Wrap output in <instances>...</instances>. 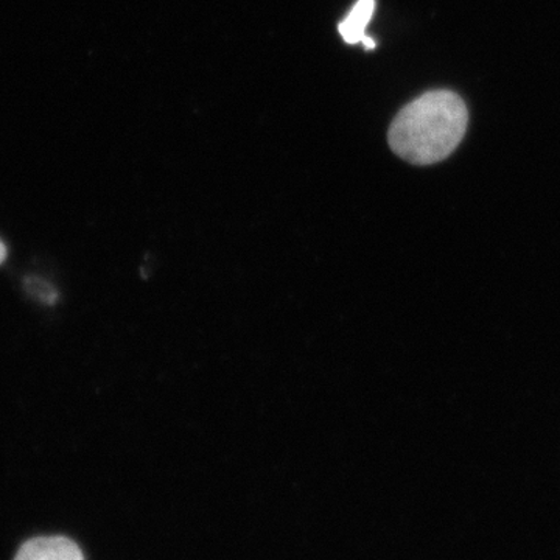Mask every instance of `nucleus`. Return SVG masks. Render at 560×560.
Returning a JSON list of instances; mask_svg holds the SVG:
<instances>
[{"label": "nucleus", "mask_w": 560, "mask_h": 560, "mask_svg": "<svg viewBox=\"0 0 560 560\" xmlns=\"http://www.w3.org/2000/svg\"><path fill=\"white\" fill-rule=\"evenodd\" d=\"M469 110L452 91H430L397 114L390 124V149L415 165L447 160L466 136Z\"/></svg>", "instance_id": "obj_1"}, {"label": "nucleus", "mask_w": 560, "mask_h": 560, "mask_svg": "<svg viewBox=\"0 0 560 560\" xmlns=\"http://www.w3.org/2000/svg\"><path fill=\"white\" fill-rule=\"evenodd\" d=\"M13 560H84V556L68 537H35L22 545Z\"/></svg>", "instance_id": "obj_2"}, {"label": "nucleus", "mask_w": 560, "mask_h": 560, "mask_svg": "<svg viewBox=\"0 0 560 560\" xmlns=\"http://www.w3.org/2000/svg\"><path fill=\"white\" fill-rule=\"evenodd\" d=\"M375 5H377L375 0H357L346 20L338 25V32H340L346 43H361L368 50H374L377 47L375 40L366 35L368 24L374 16Z\"/></svg>", "instance_id": "obj_3"}, {"label": "nucleus", "mask_w": 560, "mask_h": 560, "mask_svg": "<svg viewBox=\"0 0 560 560\" xmlns=\"http://www.w3.org/2000/svg\"><path fill=\"white\" fill-rule=\"evenodd\" d=\"M7 259V248L5 245H3L2 242H0V265L3 264Z\"/></svg>", "instance_id": "obj_4"}]
</instances>
